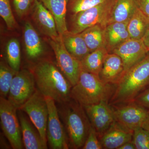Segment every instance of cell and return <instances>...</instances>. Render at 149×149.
Masks as SVG:
<instances>
[{
  "instance_id": "obj_1",
  "label": "cell",
  "mask_w": 149,
  "mask_h": 149,
  "mask_svg": "<svg viewBox=\"0 0 149 149\" xmlns=\"http://www.w3.org/2000/svg\"><path fill=\"white\" fill-rule=\"evenodd\" d=\"M33 73L37 90L45 97L59 104L68 101L72 85L59 68L52 62L44 60L38 62Z\"/></svg>"
},
{
  "instance_id": "obj_2",
  "label": "cell",
  "mask_w": 149,
  "mask_h": 149,
  "mask_svg": "<svg viewBox=\"0 0 149 149\" xmlns=\"http://www.w3.org/2000/svg\"><path fill=\"white\" fill-rule=\"evenodd\" d=\"M149 86V52L144 58L124 73L116 85L109 104L113 105L133 102Z\"/></svg>"
},
{
  "instance_id": "obj_3",
  "label": "cell",
  "mask_w": 149,
  "mask_h": 149,
  "mask_svg": "<svg viewBox=\"0 0 149 149\" xmlns=\"http://www.w3.org/2000/svg\"><path fill=\"white\" fill-rule=\"evenodd\" d=\"M115 87L105 83L99 75L82 69L79 80L71 89L70 98L83 107L101 102L109 103Z\"/></svg>"
},
{
  "instance_id": "obj_4",
  "label": "cell",
  "mask_w": 149,
  "mask_h": 149,
  "mask_svg": "<svg viewBox=\"0 0 149 149\" xmlns=\"http://www.w3.org/2000/svg\"><path fill=\"white\" fill-rule=\"evenodd\" d=\"M62 104L59 111L65 126L70 146L82 148L91 125L84 107L70 99Z\"/></svg>"
},
{
  "instance_id": "obj_5",
  "label": "cell",
  "mask_w": 149,
  "mask_h": 149,
  "mask_svg": "<svg viewBox=\"0 0 149 149\" xmlns=\"http://www.w3.org/2000/svg\"><path fill=\"white\" fill-rule=\"evenodd\" d=\"M115 1V0H107L91 8L72 15L70 31L79 34L96 24L106 27L109 23Z\"/></svg>"
},
{
  "instance_id": "obj_6",
  "label": "cell",
  "mask_w": 149,
  "mask_h": 149,
  "mask_svg": "<svg viewBox=\"0 0 149 149\" xmlns=\"http://www.w3.org/2000/svg\"><path fill=\"white\" fill-rule=\"evenodd\" d=\"M18 109L8 99L0 98V119L3 133L14 149L23 148L21 127L17 111Z\"/></svg>"
},
{
  "instance_id": "obj_7",
  "label": "cell",
  "mask_w": 149,
  "mask_h": 149,
  "mask_svg": "<svg viewBox=\"0 0 149 149\" xmlns=\"http://www.w3.org/2000/svg\"><path fill=\"white\" fill-rule=\"evenodd\" d=\"M19 109L28 115L29 120L39 131L43 141L47 143V129L49 111L45 97L37 90Z\"/></svg>"
},
{
  "instance_id": "obj_8",
  "label": "cell",
  "mask_w": 149,
  "mask_h": 149,
  "mask_svg": "<svg viewBox=\"0 0 149 149\" xmlns=\"http://www.w3.org/2000/svg\"><path fill=\"white\" fill-rule=\"evenodd\" d=\"M49 42L55 55L59 68L72 86L79 80L81 62L68 52L65 47L61 36L55 39L49 38Z\"/></svg>"
},
{
  "instance_id": "obj_9",
  "label": "cell",
  "mask_w": 149,
  "mask_h": 149,
  "mask_svg": "<svg viewBox=\"0 0 149 149\" xmlns=\"http://www.w3.org/2000/svg\"><path fill=\"white\" fill-rule=\"evenodd\" d=\"M45 98L49 111L47 138L49 146L52 149H69L68 137L60 119L55 101L49 97Z\"/></svg>"
},
{
  "instance_id": "obj_10",
  "label": "cell",
  "mask_w": 149,
  "mask_h": 149,
  "mask_svg": "<svg viewBox=\"0 0 149 149\" xmlns=\"http://www.w3.org/2000/svg\"><path fill=\"white\" fill-rule=\"evenodd\" d=\"M33 72L26 69L18 71L14 77L8 100L19 109L37 91Z\"/></svg>"
},
{
  "instance_id": "obj_11",
  "label": "cell",
  "mask_w": 149,
  "mask_h": 149,
  "mask_svg": "<svg viewBox=\"0 0 149 149\" xmlns=\"http://www.w3.org/2000/svg\"><path fill=\"white\" fill-rule=\"evenodd\" d=\"M111 106L115 120L130 130L142 127L149 116L146 109L134 102Z\"/></svg>"
},
{
  "instance_id": "obj_12",
  "label": "cell",
  "mask_w": 149,
  "mask_h": 149,
  "mask_svg": "<svg viewBox=\"0 0 149 149\" xmlns=\"http://www.w3.org/2000/svg\"><path fill=\"white\" fill-rule=\"evenodd\" d=\"M84 107L100 139L115 121L111 106L108 102H101Z\"/></svg>"
},
{
  "instance_id": "obj_13",
  "label": "cell",
  "mask_w": 149,
  "mask_h": 149,
  "mask_svg": "<svg viewBox=\"0 0 149 149\" xmlns=\"http://www.w3.org/2000/svg\"><path fill=\"white\" fill-rule=\"evenodd\" d=\"M111 53L120 57L123 63L125 73L130 68L144 58L149 52L143 40L129 38L116 48Z\"/></svg>"
},
{
  "instance_id": "obj_14",
  "label": "cell",
  "mask_w": 149,
  "mask_h": 149,
  "mask_svg": "<svg viewBox=\"0 0 149 149\" xmlns=\"http://www.w3.org/2000/svg\"><path fill=\"white\" fill-rule=\"evenodd\" d=\"M32 10V18L40 32L50 39L60 36L53 15L42 3L35 0Z\"/></svg>"
},
{
  "instance_id": "obj_15",
  "label": "cell",
  "mask_w": 149,
  "mask_h": 149,
  "mask_svg": "<svg viewBox=\"0 0 149 149\" xmlns=\"http://www.w3.org/2000/svg\"><path fill=\"white\" fill-rule=\"evenodd\" d=\"M133 130L115 120L100 138L103 149H118L123 144L132 141Z\"/></svg>"
},
{
  "instance_id": "obj_16",
  "label": "cell",
  "mask_w": 149,
  "mask_h": 149,
  "mask_svg": "<svg viewBox=\"0 0 149 149\" xmlns=\"http://www.w3.org/2000/svg\"><path fill=\"white\" fill-rule=\"evenodd\" d=\"M125 73L122 59L113 53H109L105 58L99 76L104 82L116 85Z\"/></svg>"
},
{
  "instance_id": "obj_17",
  "label": "cell",
  "mask_w": 149,
  "mask_h": 149,
  "mask_svg": "<svg viewBox=\"0 0 149 149\" xmlns=\"http://www.w3.org/2000/svg\"><path fill=\"white\" fill-rule=\"evenodd\" d=\"M23 145L26 149H47V143L44 142L40 133L31 120L22 112L19 113Z\"/></svg>"
},
{
  "instance_id": "obj_18",
  "label": "cell",
  "mask_w": 149,
  "mask_h": 149,
  "mask_svg": "<svg viewBox=\"0 0 149 149\" xmlns=\"http://www.w3.org/2000/svg\"><path fill=\"white\" fill-rule=\"evenodd\" d=\"M23 36L28 58L35 60L40 58L44 53L43 43L36 29L29 21L24 23Z\"/></svg>"
},
{
  "instance_id": "obj_19",
  "label": "cell",
  "mask_w": 149,
  "mask_h": 149,
  "mask_svg": "<svg viewBox=\"0 0 149 149\" xmlns=\"http://www.w3.org/2000/svg\"><path fill=\"white\" fill-rule=\"evenodd\" d=\"M128 22H113L105 27L106 48L109 53L130 38L127 29Z\"/></svg>"
},
{
  "instance_id": "obj_20",
  "label": "cell",
  "mask_w": 149,
  "mask_h": 149,
  "mask_svg": "<svg viewBox=\"0 0 149 149\" xmlns=\"http://www.w3.org/2000/svg\"><path fill=\"white\" fill-rule=\"evenodd\" d=\"M54 17L60 35L68 31L66 23V14L69 0H38Z\"/></svg>"
},
{
  "instance_id": "obj_21",
  "label": "cell",
  "mask_w": 149,
  "mask_h": 149,
  "mask_svg": "<svg viewBox=\"0 0 149 149\" xmlns=\"http://www.w3.org/2000/svg\"><path fill=\"white\" fill-rule=\"evenodd\" d=\"M61 37L67 50L79 61H82L91 52L80 33H72L68 30Z\"/></svg>"
},
{
  "instance_id": "obj_22",
  "label": "cell",
  "mask_w": 149,
  "mask_h": 149,
  "mask_svg": "<svg viewBox=\"0 0 149 149\" xmlns=\"http://www.w3.org/2000/svg\"><path fill=\"white\" fill-rule=\"evenodd\" d=\"M105 27L101 24H96L80 33L91 52L106 48Z\"/></svg>"
},
{
  "instance_id": "obj_23",
  "label": "cell",
  "mask_w": 149,
  "mask_h": 149,
  "mask_svg": "<svg viewBox=\"0 0 149 149\" xmlns=\"http://www.w3.org/2000/svg\"><path fill=\"white\" fill-rule=\"evenodd\" d=\"M137 8L136 0H115L109 23L128 22Z\"/></svg>"
},
{
  "instance_id": "obj_24",
  "label": "cell",
  "mask_w": 149,
  "mask_h": 149,
  "mask_svg": "<svg viewBox=\"0 0 149 149\" xmlns=\"http://www.w3.org/2000/svg\"><path fill=\"white\" fill-rule=\"evenodd\" d=\"M149 26V18L138 8L127 23L130 38L142 40Z\"/></svg>"
},
{
  "instance_id": "obj_25",
  "label": "cell",
  "mask_w": 149,
  "mask_h": 149,
  "mask_svg": "<svg viewBox=\"0 0 149 149\" xmlns=\"http://www.w3.org/2000/svg\"><path fill=\"white\" fill-rule=\"evenodd\" d=\"M108 53L106 47L100 48L91 52L80 62L82 69L99 75L105 58Z\"/></svg>"
},
{
  "instance_id": "obj_26",
  "label": "cell",
  "mask_w": 149,
  "mask_h": 149,
  "mask_svg": "<svg viewBox=\"0 0 149 149\" xmlns=\"http://www.w3.org/2000/svg\"><path fill=\"white\" fill-rule=\"evenodd\" d=\"M8 63L16 72L19 71L21 63L20 47L18 40L12 38L9 40L6 47Z\"/></svg>"
},
{
  "instance_id": "obj_27",
  "label": "cell",
  "mask_w": 149,
  "mask_h": 149,
  "mask_svg": "<svg viewBox=\"0 0 149 149\" xmlns=\"http://www.w3.org/2000/svg\"><path fill=\"white\" fill-rule=\"evenodd\" d=\"M18 72L3 62L0 64V94L1 97L8 96L11 85L14 77Z\"/></svg>"
},
{
  "instance_id": "obj_28",
  "label": "cell",
  "mask_w": 149,
  "mask_h": 149,
  "mask_svg": "<svg viewBox=\"0 0 149 149\" xmlns=\"http://www.w3.org/2000/svg\"><path fill=\"white\" fill-rule=\"evenodd\" d=\"M0 15L8 29H15L17 26L10 5V0H0Z\"/></svg>"
},
{
  "instance_id": "obj_29",
  "label": "cell",
  "mask_w": 149,
  "mask_h": 149,
  "mask_svg": "<svg viewBox=\"0 0 149 149\" xmlns=\"http://www.w3.org/2000/svg\"><path fill=\"white\" fill-rule=\"evenodd\" d=\"M107 0H69L68 11L72 15L97 5Z\"/></svg>"
},
{
  "instance_id": "obj_30",
  "label": "cell",
  "mask_w": 149,
  "mask_h": 149,
  "mask_svg": "<svg viewBox=\"0 0 149 149\" xmlns=\"http://www.w3.org/2000/svg\"><path fill=\"white\" fill-rule=\"evenodd\" d=\"M136 149H149V132L143 127L133 130L132 140Z\"/></svg>"
},
{
  "instance_id": "obj_31",
  "label": "cell",
  "mask_w": 149,
  "mask_h": 149,
  "mask_svg": "<svg viewBox=\"0 0 149 149\" xmlns=\"http://www.w3.org/2000/svg\"><path fill=\"white\" fill-rule=\"evenodd\" d=\"M35 0H13L14 8L17 16L24 17L32 10Z\"/></svg>"
},
{
  "instance_id": "obj_32",
  "label": "cell",
  "mask_w": 149,
  "mask_h": 149,
  "mask_svg": "<svg viewBox=\"0 0 149 149\" xmlns=\"http://www.w3.org/2000/svg\"><path fill=\"white\" fill-rule=\"evenodd\" d=\"M82 149H103L98 136L95 130L91 125L89 133L85 144Z\"/></svg>"
},
{
  "instance_id": "obj_33",
  "label": "cell",
  "mask_w": 149,
  "mask_h": 149,
  "mask_svg": "<svg viewBox=\"0 0 149 149\" xmlns=\"http://www.w3.org/2000/svg\"><path fill=\"white\" fill-rule=\"evenodd\" d=\"M133 102L143 108L149 113V86L140 93Z\"/></svg>"
},
{
  "instance_id": "obj_34",
  "label": "cell",
  "mask_w": 149,
  "mask_h": 149,
  "mask_svg": "<svg viewBox=\"0 0 149 149\" xmlns=\"http://www.w3.org/2000/svg\"><path fill=\"white\" fill-rule=\"evenodd\" d=\"M137 7L149 18V0H136Z\"/></svg>"
},
{
  "instance_id": "obj_35",
  "label": "cell",
  "mask_w": 149,
  "mask_h": 149,
  "mask_svg": "<svg viewBox=\"0 0 149 149\" xmlns=\"http://www.w3.org/2000/svg\"><path fill=\"white\" fill-rule=\"evenodd\" d=\"M142 40H143L147 50L149 52V26L146 34L142 39Z\"/></svg>"
},
{
  "instance_id": "obj_36",
  "label": "cell",
  "mask_w": 149,
  "mask_h": 149,
  "mask_svg": "<svg viewBox=\"0 0 149 149\" xmlns=\"http://www.w3.org/2000/svg\"><path fill=\"white\" fill-rule=\"evenodd\" d=\"M118 149H136V148L131 141L123 144Z\"/></svg>"
},
{
  "instance_id": "obj_37",
  "label": "cell",
  "mask_w": 149,
  "mask_h": 149,
  "mask_svg": "<svg viewBox=\"0 0 149 149\" xmlns=\"http://www.w3.org/2000/svg\"><path fill=\"white\" fill-rule=\"evenodd\" d=\"M142 127L145 128L146 130H148L149 132V116L147 118L146 120L144 123V124H143Z\"/></svg>"
}]
</instances>
